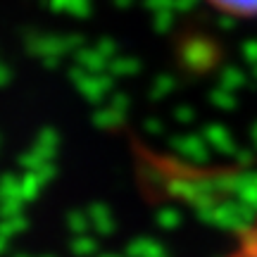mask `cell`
I'll return each mask as SVG.
<instances>
[{
  "instance_id": "1",
  "label": "cell",
  "mask_w": 257,
  "mask_h": 257,
  "mask_svg": "<svg viewBox=\"0 0 257 257\" xmlns=\"http://www.w3.org/2000/svg\"><path fill=\"white\" fill-rule=\"evenodd\" d=\"M231 257H257V219L243 231L240 243L236 245V250H233Z\"/></svg>"
},
{
  "instance_id": "2",
  "label": "cell",
  "mask_w": 257,
  "mask_h": 257,
  "mask_svg": "<svg viewBox=\"0 0 257 257\" xmlns=\"http://www.w3.org/2000/svg\"><path fill=\"white\" fill-rule=\"evenodd\" d=\"M217 8L231 15H243V17H252L257 15V0H210Z\"/></svg>"
}]
</instances>
